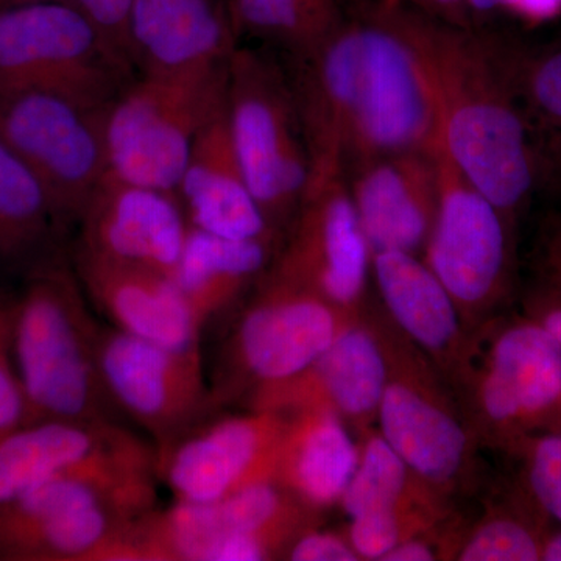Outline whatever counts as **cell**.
Instances as JSON below:
<instances>
[{"label": "cell", "instance_id": "1", "mask_svg": "<svg viewBox=\"0 0 561 561\" xmlns=\"http://www.w3.org/2000/svg\"><path fill=\"white\" fill-rule=\"evenodd\" d=\"M434 88L442 149L515 225L537 184V154L504 47L387 0Z\"/></svg>", "mask_w": 561, "mask_h": 561}, {"label": "cell", "instance_id": "2", "mask_svg": "<svg viewBox=\"0 0 561 561\" xmlns=\"http://www.w3.org/2000/svg\"><path fill=\"white\" fill-rule=\"evenodd\" d=\"M99 328L62 254L24 276L14 297V357L27 424L122 423L99 368Z\"/></svg>", "mask_w": 561, "mask_h": 561}, {"label": "cell", "instance_id": "3", "mask_svg": "<svg viewBox=\"0 0 561 561\" xmlns=\"http://www.w3.org/2000/svg\"><path fill=\"white\" fill-rule=\"evenodd\" d=\"M157 483L66 476L0 507V561H139L136 524Z\"/></svg>", "mask_w": 561, "mask_h": 561}, {"label": "cell", "instance_id": "4", "mask_svg": "<svg viewBox=\"0 0 561 561\" xmlns=\"http://www.w3.org/2000/svg\"><path fill=\"white\" fill-rule=\"evenodd\" d=\"M225 102L250 190L280 238L311 180V158L286 65L239 44L227 62Z\"/></svg>", "mask_w": 561, "mask_h": 561}, {"label": "cell", "instance_id": "5", "mask_svg": "<svg viewBox=\"0 0 561 561\" xmlns=\"http://www.w3.org/2000/svg\"><path fill=\"white\" fill-rule=\"evenodd\" d=\"M227 65L186 73H138L105 111L110 175L173 192L198 133L225 105Z\"/></svg>", "mask_w": 561, "mask_h": 561}, {"label": "cell", "instance_id": "6", "mask_svg": "<svg viewBox=\"0 0 561 561\" xmlns=\"http://www.w3.org/2000/svg\"><path fill=\"white\" fill-rule=\"evenodd\" d=\"M136 73L73 3L0 10V91L41 90L105 110Z\"/></svg>", "mask_w": 561, "mask_h": 561}, {"label": "cell", "instance_id": "7", "mask_svg": "<svg viewBox=\"0 0 561 561\" xmlns=\"http://www.w3.org/2000/svg\"><path fill=\"white\" fill-rule=\"evenodd\" d=\"M319 512L275 481L216 502L154 508L136 524L139 561H264L286 556Z\"/></svg>", "mask_w": 561, "mask_h": 561}, {"label": "cell", "instance_id": "8", "mask_svg": "<svg viewBox=\"0 0 561 561\" xmlns=\"http://www.w3.org/2000/svg\"><path fill=\"white\" fill-rule=\"evenodd\" d=\"M357 313L268 273L225 341L210 382L219 408L289 381L319 359Z\"/></svg>", "mask_w": 561, "mask_h": 561}, {"label": "cell", "instance_id": "9", "mask_svg": "<svg viewBox=\"0 0 561 561\" xmlns=\"http://www.w3.org/2000/svg\"><path fill=\"white\" fill-rule=\"evenodd\" d=\"M367 65L345 153V176L357 165L413 150L437 149L440 116L419 51L387 0L364 10Z\"/></svg>", "mask_w": 561, "mask_h": 561}, {"label": "cell", "instance_id": "10", "mask_svg": "<svg viewBox=\"0 0 561 561\" xmlns=\"http://www.w3.org/2000/svg\"><path fill=\"white\" fill-rule=\"evenodd\" d=\"M105 111L57 92L0 91V139L43 183L68 228L108 173Z\"/></svg>", "mask_w": 561, "mask_h": 561}, {"label": "cell", "instance_id": "11", "mask_svg": "<svg viewBox=\"0 0 561 561\" xmlns=\"http://www.w3.org/2000/svg\"><path fill=\"white\" fill-rule=\"evenodd\" d=\"M460 373L474 379L479 419L501 445L561 430V345L529 317L491 328Z\"/></svg>", "mask_w": 561, "mask_h": 561}, {"label": "cell", "instance_id": "12", "mask_svg": "<svg viewBox=\"0 0 561 561\" xmlns=\"http://www.w3.org/2000/svg\"><path fill=\"white\" fill-rule=\"evenodd\" d=\"M98 360L114 408L147 432L157 449L220 411L201 350L168 348L101 324Z\"/></svg>", "mask_w": 561, "mask_h": 561}, {"label": "cell", "instance_id": "13", "mask_svg": "<svg viewBox=\"0 0 561 561\" xmlns=\"http://www.w3.org/2000/svg\"><path fill=\"white\" fill-rule=\"evenodd\" d=\"M437 210L424 262L451 294L465 321L485 316L511 284L513 224L438 146Z\"/></svg>", "mask_w": 561, "mask_h": 561}, {"label": "cell", "instance_id": "14", "mask_svg": "<svg viewBox=\"0 0 561 561\" xmlns=\"http://www.w3.org/2000/svg\"><path fill=\"white\" fill-rule=\"evenodd\" d=\"M158 481V454L124 423L39 421L0 438V507L51 479Z\"/></svg>", "mask_w": 561, "mask_h": 561}, {"label": "cell", "instance_id": "15", "mask_svg": "<svg viewBox=\"0 0 561 561\" xmlns=\"http://www.w3.org/2000/svg\"><path fill=\"white\" fill-rule=\"evenodd\" d=\"M371 260L346 176H334L306 191L271 275L342 311L360 313Z\"/></svg>", "mask_w": 561, "mask_h": 561}, {"label": "cell", "instance_id": "16", "mask_svg": "<svg viewBox=\"0 0 561 561\" xmlns=\"http://www.w3.org/2000/svg\"><path fill=\"white\" fill-rule=\"evenodd\" d=\"M381 330L389 379L376 421L393 451L434 490L448 489L461 474L470 435L434 376L411 346Z\"/></svg>", "mask_w": 561, "mask_h": 561}, {"label": "cell", "instance_id": "17", "mask_svg": "<svg viewBox=\"0 0 561 561\" xmlns=\"http://www.w3.org/2000/svg\"><path fill=\"white\" fill-rule=\"evenodd\" d=\"M286 416L250 411L209 419L157 449L158 478L180 502H216L273 481Z\"/></svg>", "mask_w": 561, "mask_h": 561}, {"label": "cell", "instance_id": "18", "mask_svg": "<svg viewBox=\"0 0 561 561\" xmlns=\"http://www.w3.org/2000/svg\"><path fill=\"white\" fill-rule=\"evenodd\" d=\"M359 316L345 324L311 367L289 381L250 394V411L287 415L302 409H328L360 427L376 420L389 379V356L381 330Z\"/></svg>", "mask_w": 561, "mask_h": 561}, {"label": "cell", "instance_id": "19", "mask_svg": "<svg viewBox=\"0 0 561 561\" xmlns=\"http://www.w3.org/2000/svg\"><path fill=\"white\" fill-rule=\"evenodd\" d=\"M76 249L173 276L190 232L173 192L106 173L81 214Z\"/></svg>", "mask_w": 561, "mask_h": 561}, {"label": "cell", "instance_id": "20", "mask_svg": "<svg viewBox=\"0 0 561 561\" xmlns=\"http://www.w3.org/2000/svg\"><path fill=\"white\" fill-rule=\"evenodd\" d=\"M346 183L373 254L424 250L437 210L438 147L364 162Z\"/></svg>", "mask_w": 561, "mask_h": 561}, {"label": "cell", "instance_id": "21", "mask_svg": "<svg viewBox=\"0 0 561 561\" xmlns=\"http://www.w3.org/2000/svg\"><path fill=\"white\" fill-rule=\"evenodd\" d=\"M90 305L111 327L172 350H201L202 328L172 276L72 250Z\"/></svg>", "mask_w": 561, "mask_h": 561}, {"label": "cell", "instance_id": "22", "mask_svg": "<svg viewBox=\"0 0 561 561\" xmlns=\"http://www.w3.org/2000/svg\"><path fill=\"white\" fill-rule=\"evenodd\" d=\"M239 44L228 0H133L127 57L136 76L219 68Z\"/></svg>", "mask_w": 561, "mask_h": 561}, {"label": "cell", "instance_id": "23", "mask_svg": "<svg viewBox=\"0 0 561 561\" xmlns=\"http://www.w3.org/2000/svg\"><path fill=\"white\" fill-rule=\"evenodd\" d=\"M176 197L192 228L220 238L278 247L279 234L257 205L236 153L227 102L198 133Z\"/></svg>", "mask_w": 561, "mask_h": 561}, {"label": "cell", "instance_id": "24", "mask_svg": "<svg viewBox=\"0 0 561 561\" xmlns=\"http://www.w3.org/2000/svg\"><path fill=\"white\" fill-rule=\"evenodd\" d=\"M371 271L387 312L409 343L448 371L460 373L468 342L463 317L442 280L404 251L373 254Z\"/></svg>", "mask_w": 561, "mask_h": 561}, {"label": "cell", "instance_id": "25", "mask_svg": "<svg viewBox=\"0 0 561 561\" xmlns=\"http://www.w3.org/2000/svg\"><path fill=\"white\" fill-rule=\"evenodd\" d=\"M284 416L273 481L313 512L341 504L359 461L346 421L328 409Z\"/></svg>", "mask_w": 561, "mask_h": 561}, {"label": "cell", "instance_id": "26", "mask_svg": "<svg viewBox=\"0 0 561 561\" xmlns=\"http://www.w3.org/2000/svg\"><path fill=\"white\" fill-rule=\"evenodd\" d=\"M275 250L273 243L220 238L190 225L172 278L202 330L264 275Z\"/></svg>", "mask_w": 561, "mask_h": 561}, {"label": "cell", "instance_id": "27", "mask_svg": "<svg viewBox=\"0 0 561 561\" xmlns=\"http://www.w3.org/2000/svg\"><path fill=\"white\" fill-rule=\"evenodd\" d=\"M66 230L49 192L0 139V271L27 276L61 256Z\"/></svg>", "mask_w": 561, "mask_h": 561}, {"label": "cell", "instance_id": "28", "mask_svg": "<svg viewBox=\"0 0 561 561\" xmlns=\"http://www.w3.org/2000/svg\"><path fill=\"white\" fill-rule=\"evenodd\" d=\"M238 38L251 36L297 55L311 49L346 16L343 0H228Z\"/></svg>", "mask_w": 561, "mask_h": 561}, {"label": "cell", "instance_id": "29", "mask_svg": "<svg viewBox=\"0 0 561 561\" xmlns=\"http://www.w3.org/2000/svg\"><path fill=\"white\" fill-rule=\"evenodd\" d=\"M437 490L421 481L382 437L368 432L359 445L356 471L343 493L341 505L350 518L364 513L437 504Z\"/></svg>", "mask_w": 561, "mask_h": 561}, {"label": "cell", "instance_id": "30", "mask_svg": "<svg viewBox=\"0 0 561 561\" xmlns=\"http://www.w3.org/2000/svg\"><path fill=\"white\" fill-rule=\"evenodd\" d=\"M549 522L523 486L515 504L491 513L478 524L457 551V560L541 561Z\"/></svg>", "mask_w": 561, "mask_h": 561}, {"label": "cell", "instance_id": "31", "mask_svg": "<svg viewBox=\"0 0 561 561\" xmlns=\"http://www.w3.org/2000/svg\"><path fill=\"white\" fill-rule=\"evenodd\" d=\"M440 515L438 504L364 513L351 518L346 537L360 560L382 561L402 541L431 529Z\"/></svg>", "mask_w": 561, "mask_h": 561}, {"label": "cell", "instance_id": "32", "mask_svg": "<svg viewBox=\"0 0 561 561\" xmlns=\"http://www.w3.org/2000/svg\"><path fill=\"white\" fill-rule=\"evenodd\" d=\"M504 50L524 113L561 131V47L537 55Z\"/></svg>", "mask_w": 561, "mask_h": 561}, {"label": "cell", "instance_id": "33", "mask_svg": "<svg viewBox=\"0 0 561 561\" xmlns=\"http://www.w3.org/2000/svg\"><path fill=\"white\" fill-rule=\"evenodd\" d=\"M515 451L523 459L524 489L561 526V430L531 435Z\"/></svg>", "mask_w": 561, "mask_h": 561}, {"label": "cell", "instance_id": "34", "mask_svg": "<svg viewBox=\"0 0 561 561\" xmlns=\"http://www.w3.org/2000/svg\"><path fill=\"white\" fill-rule=\"evenodd\" d=\"M27 423V405L14 357V297L0 291V438Z\"/></svg>", "mask_w": 561, "mask_h": 561}, {"label": "cell", "instance_id": "35", "mask_svg": "<svg viewBox=\"0 0 561 561\" xmlns=\"http://www.w3.org/2000/svg\"><path fill=\"white\" fill-rule=\"evenodd\" d=\"M70 3H73L128 61L127 25L133 0H70Z\"/></svg>", "mask_w": 561, "mask_h": 561}, {"label": "cell", "instance_id": "36", "mask_svg": "<svg viewBox=\"0 0 561 561\" xmlns=\"http://www.w3.org/2000/svg\"><path fill=\"white\" fill-rule=\"evenodd\" d=\"M284 559L291 561H359L348 537L335 531L306 530L287 549Z\"/></svg>", "mask_w": 561, "mask_h": 561}, {"label": "cell", "instance_id": "37", "mask_svg": "<svg viewBox=\"0 0 561 561\" xmlns=\"http://www.w3.org/2000/svg\"><path fill=\"white\" fill-rule=\"evenodd\" d=\"M527 317L541 324L561 345V286L549 284L548 289L535 295L527 308Z\"/></svg>", "mask_w": 561, "mask_h": 561}, {"label": "cell", "instance_id": "38", "mask_svg": "<svg viewBox=\"0 0 561 561\" xmlns=\"http://www.w3.org/2000/svg\"><path fill=\"white\" fill-rule=\"evenodd\" d=\"M402 5L449 24L471 27V11L465 0H394Z\"/></svg>", "mask_w": 561, "mask_h": 561}, {"label": "cell", "instance_id": "39", "mask_svg": "<svg viewBox=\"0 0 561 561\" xmlns=\"http://www.w3.org/2000/svg\"><path fill=\"white\" fill-rule=\"evenodd\" d=\"M541 267L549 284L561 286V217L549 220L542 232Z\"/></svg>", "mask_w": 561, "mask_h": 561}, {"label": "cell", "instance_id": "40", "mask_svg": "<svg viewBox=\"0 0 561 561\" xmlns=\"http://www.w3.org/2000/svg\"><path fill=\"white\" fill-rule=\"evenodd\" d=\"M504 10L529 24H541L560 16L561 0H505Z\"/></svg>", "mask_w": 561, "mask_h": 561}, {"label": "cell", "instance_id": "41", "mask_svg": "<svg viewBox=\"0 0 561 561\" xmlns=\"http://www.w3.org/2000/svg\"><path fill=\"white\" fill-rule=\"evenodd\" d=\"M437 559L438 552L423 534L402 541L397 548L391 549L382 561H434Z\"/></svg>", "mask_w": 561, "mask_h": 561}, {"label": "cell", "instance_id": "42", "mask_svg": "<svg viewBox=\"0 0 561 561\" xmlns=\"http://www.w3.org/2000/svg\"><path fill=\"white\" fill-rule=\"evenodd\" d=\"M541 561H561V526L549 530L542 542Z\"/></svg>", "mask_w": 561, "mask_h": 561}, {"label": "cell", "instance_id": "43", "mask_svg": "<svg viewBox=\"0 0 561 561\" xmlns=\"http://www.w3.org/2000/svg\"><path fill=\"white\" fill-rule=\"evenodd\" d=\"M472 16L476 14L493 13V11L504 10L505 0H465Z\"/></svg>", "mask_w": 561, "mask_h": 561}, {"label": "cell", "instance_id": "44", "mask_svg": "<svg viewBox=\"0 0 561 561\" xmlns=\"http://www.w3.org/2000/svg\"><path fill=\"white\" fill-rule=\"evenodd\" d=\"M39 2H69L70 0H9L10 5H22V3H39Z\"/></svg>", "mask_w": 561, "mask_h": 561}, {"label": "cell", "instance_id": "45", "mask_svg": "<svg viewBox=\"0 0 561 561\" xmlns=\"http://www.w3.org/2000/svg\"><path fill=\"white\" fill-rule=\"evenodd\" d=\"M5 7H10L9 0H0V10L5 9Z\"/></svg>", "mask_w": 561, "mask_h": 561}]
</instances>
